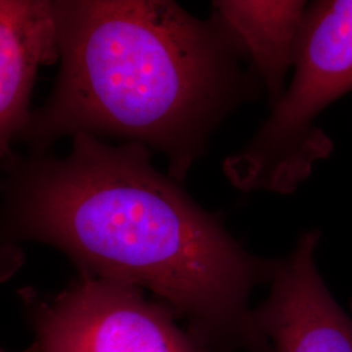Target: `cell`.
<instances>
[{"label": "cell", "instance_id": "8", "mask_svg": "<svg viewBox=\"0 0 352 352\" xmlns=\"http://www.w3.org/2000/svg\"><path fill=\"white\" fill-rule=\"evenodd\" d=\"M350 307H351V309H352V298H351V300H350Z\"/></svg>", "mask_w": 352, "mask_h": 352}, {"label": "cell", "instance_id": "4", "mask_svg": "<svg viewBox=\"0 0 352 352\" xmlns=\"http://www.w3.org/2000/svg\"><path fill=\"white\" fill-rule=\"evenodd\" d=\"M23 299L38 352H200L168 307L123 282L81 274L56 296Z\"/></svg>", "mask_w": 352, "mask_h": 352}, {"label": "cell", "instance_id": "1", "mask_svg": "<svg viewBox=\"0 0 352 352\" xmlns=\"http://www.w3.org/2000/svg\"><path fill=\"white\" fill-rule=\"evenodd\" d=\"M4 162L6 235L59 248L81 274L151 289L187 322L200 352H274L250 298L270 285L280 258L245 251L153 166L146 146L78 135L63 158Z\"/></svg>", "mask_w": 352, "mask_h": 352}, {"label": "cell", "instance_id": "3", "mask_svg": "<svg viewBox=\"0 0 352 352\" xmlns=\"http://www.w3.org/2000/svg\"><path fill=\"white\" fill-rule=\"evenodd\" d=\"M292 69L289 88L264 124L225 162L236 188L291 195L333 153L316 120L352 91V0L307 4Z\"/></svg>", "mask_w": 352, "mask_h": 352}, {"label": "cell", "instance_id": "2", "mask_svg": "<svg viewBox=\"0 0 352 352\" xmlns=\"http://www.w3.org/2000/svg\"><path fill=\"white\" fill-rule=\"evenodd\" d=\"M58 82L19 139L42 154L65 136H113L157 149L183 180L214 129L261 84L215 16L173 1H52ZM250 65V64H248Z\"/></svg>", "mask_w": 352, "mask_h": 352}, {"label": "cell", "instance_id": "9", "mask_svg": "<svg viewBox=\"0 0 352 352\" xmlns=\"http://www.w3.org/2000/svg\"><path fill=\"white\" fill-rule=\"evenodd\" d=\"M0 352H4V351H3V350H0Z\"/></svg>", "mask_w": 352, "mask_h": 352}, {"label": "cell", "instance_id": "7", "mask_svg": "<svg viewBox=\"0 0 352 352\" xmlns=\"http://www.w3.org/2000/svg\"><path fill=\"white\" fill-rule=\"evenodd\" d=\"M307 1L221 0L214 16L236 42L265 89L270 107L286 90Z\"/></svg>", "mask_w": 352, "mask_h": 352}, {"label": "cell", "instance_id": "5", "mask_svg": "<svg viewBox=\"0 0 352 352\" xmlns=\"http://www.w3.org/2000/svg\"><path fill=\"white\" fill-rule=\"evenodd\" d=\"M321 235L302 232L280 258L269 296L253 318L274 352H352V318L340 307L316 264Z\"/></svg>", "mask_w": 352, "mask_h": 352}, {"label": "cell", "instance_id": "6", "mask_svg": "<svg viewBox=\"0 0 352 352\" xmlns=\"http://www.w3.org/2000/svg\"><path fill=\"white\" fill-rule=\"evenodd\" d=\"M56 58L52 1L0 0V161L29 120L38 67Z\"/></svg>", "mask_w": 352, "mask_h": 352}]
</instances>
